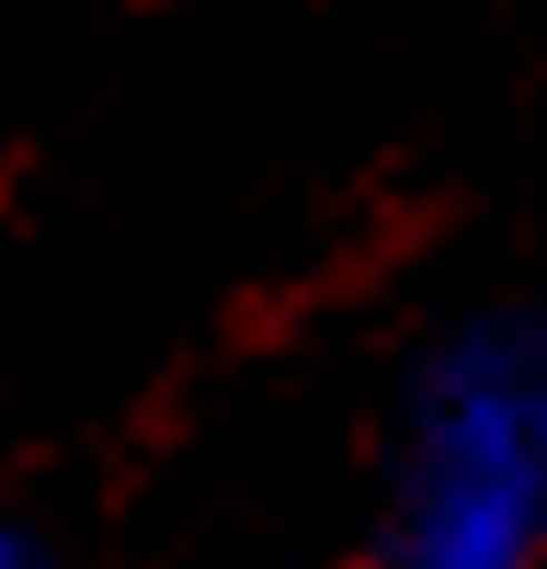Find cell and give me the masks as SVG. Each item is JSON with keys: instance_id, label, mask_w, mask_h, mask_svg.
I'll use <instances>...</instances> for the list:
<instances>
[{"instance_id": "2", "label": "cell", "mask_w": 547, "mask_h": 569, "mask_svg": "<svg viewBox=\"0 0 547 569\" xmlns=\"http://www.w3.org/2000/svg\"><path fill=\"white\" fill-rule=\"evenodd\" d=\"M0 569H34V547H23V536H12V525H0Z\"/></svg>"}, {"instance_id": "1", "label": "cell", "mask_w": 547, "mask_h": 569, "mask_svg": "<svg viewBox=\"0 0 547 569\" xmlns=\"http://www.w3.org/2000/svg\"><path fill=\"white\" fill-rule=\"evenodd\" d=\"M536 558H547V330L479 319L410 388L377 569H536Z\"/></svg>"}]
</instances>
